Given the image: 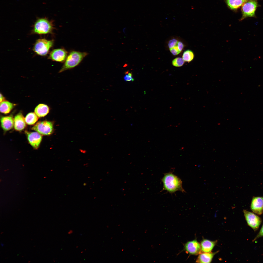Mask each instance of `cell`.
Instances as JSON below:
<instances>
[{
  "instance_id": "cell-1",
  "label": "cell",
  "mask_w": 263,
  "mask_h": 263,
  "mask_svg": "<svg viewBox=\"0 0 263 263\" xmlns=\"http://www.w3.org/2000/svg\"><path fill=\"white\" fill-rule=\"evenodd\" d=\"M164 190L170 193L177 191H185L182 187L181 180L171 173L165 174L162 179Z\"/></svg>"
},
{
  "instance_id": "cell-2",
  "label": "cell",
  "mask_w": 263,
  "mask_h": 263,
  "mask_svg": "<svg viewBox=\"0 0 263 263\" xmlns=\"http://www.w3.org/2000/svg\"><path fill=\"white\" fill-rule=\"evenodd\" d=\"M88 55L86 52L72 51L69 54L59 73L71 69L77 66Z\"/></svg>"
},
{
  "instance_id": "cell-3",
  "label": "cell",
  "mask_w": 263,
  "mask_h": 263,
  "mask_svg": "<svg viewBox=\"0 0 263 263\" xmlns=\"http://www.w3.org/2000/svg\"><path fill=\"white\" fill-rule=\"evenodd\" d=\"M53 21L46 17L38 18L32 31L33 34L42 35L52 34L55 28Z\"/></svg>"
},
{
  "instance_id": "cell-4",
  "label": "cell",
  "mask_w": 263,
  "mask_h": 263,
  "mask_svg": "<svg viewBox=\"0 0 263 263\" xmlns=\"http://www.w3.org/2000/svg\"><path fill=\"white\" fill-rule=\"evenodd\" d=\"M53 40H48L45 38L37 39L35 43L33 51L37 54L41 56H45L48 53L50 49L53 45Z\"/></svg>"
},
{
  "instance_id": "cell-5",
  "label": "cell",
  "mask_w": 263,
  "mask_h": 263,
  "mask_svg": "<svg viewBox=\"0 0 263 263\" xmlns=\"http://www.w3.org/2000/svg\"><path fill=\"white\" fill-rule=\"evenodd\" d=\"M257 6V0H250L244 3L242 5V16L240 21L247 17H255V12Z\"/></svg>"
},
{
  "instance_id": "cell-6",
  "label": "cell",
  "mask_w": 263,
  "mask_h": 263,
  "mask_svg": "<svg viewBox=\"0 0 263 263\" xmlns=\"http://www.w3.org/2000/svg\"><path fill=\"white\" fill-rule=\"evenodd\" d=\"M53 122L47 121H40L37 122L32 129L41 134L48 135L53 132Z\"/></svg>"
},
{
  "instance_id": "cell-7",
  "label": "cell",
  "mask_w": 263,
  "mask_h": 263,
  "mask_svg": "<svg viewBox=\"0 0 263 263\" xmlns=\"http://www.w3.org/2000/svg\"><path fill=\"white\" fill-rule=\"evenodd\" d=\"M243 212L248 225L254 231L257 230L262 222L261 218L254 213L245 210H243Z\"/></svg>"
},
{
  "instance_id": "cell-8",
  "label": "cell",
  "mask_w": 263,
  "mask_h": 263,
  "mask_svg": "<svg viewBox=\"0 0 263 263\" xmlns=\"http://www.w3.org/2000/svg\"><path fill=\"white\" fill-rule=\"evenodd\" d=\"M184 249L187 253L196 255L202 252L200 244L196 240L188 241L185 244Z\"/></svg>"
},
{
  "instance_id": "cell-9",
  "label": "cell",
  "mask_w": 263,
  "mask_h": 263,
  "mask_svg": "<svg viewBox=\"0 0 263 263\" xmlns=\"http://www.w3.org/2000/svg\"><path fill=\"white\" fill-rule=\"evenodd\" d=\"M68 56V52L63 48L55 49L50 53L48 58L55 61L64 62Z\"/></svg>"
},
{
  "instance_id": "cell-10",
  "label": "cell",
  "mask_w": 263,
  "mask_h": 263,
  "mask_svg": "<svg viewBox=\"0 0 263 263\" xmlns=\"http://www.w3.org/2000/svg\"><path fill=\"white\" fill-rule=\"evenodd\" d=\"M250 208L255 213L261 215L263 212V196L253 197L251 204Z\"/></svg>"
},
{
  "instance_id": "cell-11",
  "label": "cell",
  "mask_w": 263,
  "mask_h": 263,
  "mask_svg": "<svg viewBox=\"0 0 263 263\" xmlns=\"http://www.w3.org/2000/svg\"><path fill=\"white\" fill-rule=\"evenodd\" d=\"M28 140L33 148L37 149L39 146L42 139L40 134L38 132H27Z\"/></svg>"
},
{
  "instance_id": "cell-12",
  "label": "cell",
  "mask_w": 263,
  "mask_h": 263,
  "mask_svg": "<svg viewBox=\"0 0 263 263\" xmlns=\"http://www.w3.org/2000/svg\"><path fill=\"white\" fill-rule=\"evenodd\" d=\"M25 118L21 113H19L15 117L14 119V126L15 129L18 131H21L26 127Z\"/></svg>"
},
{
  "instance_id": "cell-13",
  "label": "cell",
  "mask_w": 263,
  "mask_h": 263,
  "mask_svg": "<svg viewBox=\"0 0 263 263\" xmlns=\"http://www.w3.org/2000/svg\"><path fill=\"white\" fill-rule=\"evenodd\" d=\"M218 252H204L200 253L196 261L197 263H210L212 261L214 255Z\"/></svg>"
},
{
  "instance_id": "cell-14",
  "label": "cell",
  "mask_w": 263,
  "mask_h": 263,
  "mask_svg": "<svg viewBox=\"0 0 263 263\" xmlns=\"http://www.w3.org/2000/svg\"><path fill=\"white\" fill-rule=\"evenodd\" d=\"M1 127L5 131H8L14 126V119L11 116L2 117L1 118Z\"/></svg>"
},
{
  "instance_id": "cell-15",
  "label": "cell",
  "mask_w": 263,
  "mask_h": 263,
  "mask_svg": "<svg viewBox=\"0 0 263 263\" xmlns=\"http://www.w3.org/2000/svg\"><path fill=\"white\" fill-rule=\"evenodd\" d=\"M217 242L216 241H211L207 239L203 240L200 244L201 251L204 252H211Z\"/></svg>"
},
{
  "instance_id": "cell-16",
  "label": "cell",
  "mask_w": 263,
  "mask_h": 263,
  "mask_svg": "<svg viewBox=\"0 0 263 263\" xmlns=\"http://www.w3.org/2000/svg\"><path fill=\"white\" fill-rule=\"evenodd\" d=\"M49 108L48 106L43 104H40L35 108L34 112L38 117H41L47 115L49 113Z\"/></svg>"
},
{
  "instance_id": "cell-17",
  "label": "cell",
  "mask_w": 263,
  "mask_h": 263,
  "mask_svg": "<svg viewBox=\"0 0 263 263\" xmlns=\"http://www.w3.org/2000/svg\"><path fill=\"white\" fill-rule=\"evenodd\" d=\"M250 0H226V2L228 7L231 9H237L244 3Z\"/></svg>"
},
{
  "instance_id": "cell-18",
  "label": "cell",
  "mask_w": 263,
  "mask_h": 263,
  "mask_svg": "<svg viewBox=\"0 0 263 263\" xmlns=\"http://www.w3.org/2000/svg\"><path fill=\"white\" fill-rule=\"evenodd\" d=\"M13 105L12 103L6 101H4L0 103V112L4 114L9 113L13 108Z\"/></svg>"
},
{
  "instance_id": "cell-19",
  "label": "cell",
  "mask_w": 263,
  "mask_h": 263,
  "mask_svg": "<svg viewBox=\"0 0 263 263\" xmlns=\"http://www.w3.org/2000/svg\"><path fill=\"white\" fill-rule=\"evenodd\" d=\"M38 119V117L35 113L31 112L28 114L25 118L26 123L28 125L34 124Z\"/></svg>"
},
{
  "instance_id": "cell-20",
  "label": "cell",
  "mask_w": 263,
  "mask_h": 263,
  "mask_svg": "<svg viewBox=\"0 0 263 263\" xmlns=\"http://www.w3.org/2000/svg\"><path fill=\"white\" fill-rule=\"evenodd\" d=\"M184 47V45L183 43L181 41H178L172 47L169 48V50L173 55H176L180 53Z\"/></svg>"
},
{
  "instance_id": "cell-21",
  "label": "cell",
  "mask_w": 263,
  "mask_h": 263,
  "mask_svg": "<svg viewBox=\"0 0 263 263\" xmlns=\"http://www.w3.org/2000/svg\"><path fill=\"white\" fill-rule=\"evenodd\" d=\"M194 57L193 52L191 50H187L183 52L182 58L184 61L189 62L193 60Z\"/></svg>"
},
{
  "instance_id": "cell-22",
  "label": "cell",
  "mask_w": 263,
  "mask_h": 263,
  "mask_svg": "<svg viewBox=\"0 0 263 263\" xmlns=\"http://www.w3.org/2000/svg\"><path fill=\"white\" fill-rule=\"evenodd\" d=\"M185 61L182 58L177 57L174 59L172 61V64L174 66L180 67L183 65Z\"/></svg>"
},
{
  "instance_id": "cell-23",
  "label": "cell",
  "mask_w": 263,
  "mask_h": 263,
  "mask_svg": "<svg viewBox=\"0 0 263 263\" xmlns=\"http://www.w3.org/2000/svg\"><path fill=\"white\" fill-rule=\"evenodd\" d=\"M263 237V224L258 234L255 238L253 240V242H254L260 238Z\"/></svg>"
},
{
  "instance_id": "cell-24",
  "label": "cell",
  "mask_w": 263,
  "mask_h": 263,
  "mask_svg": "<svg viewBox=\"0 0 263 263\" xmlns=\"http://www.w3.org/2000/svg\"><path fill=\"white\" fill-rule=\"evenodd\" d=\"M124 79L125 81H133L134 80V79L132 77L129 75L127 73L124 76Z\"/></svg>"
},
{
  "instance_id": "cell-25",
  "label": "cell",
  "mask_w": 263,
  "mask_h": 263,
  "mask_svg": "<svg viewBox=\"0 0 263 263\" xmlns=\"http://www.w3.org/2000/svg\"><path fill=\"white\" fill-rule=\"evenodd\" d=\"M0 103H1V102H2L4 101V98L3 97V96L1 94V93L0 94Z\"/></svg>"
},
{
  "instance_id": "cell-26",
  "label": "cell",
  "mask_w": 263,
  "mask_h": 263,
  "mask_svg": "<svg viewBox=\"0 0 263 263\" xmlns=\"http://www.w3.org/2000/svg\"><path fill=\"white\" fill-rule=\"evenodd\" d=\"M73 231L71 230H70V231L68 232V233L69 234H70L72 233H73Z\"/></svg>"
}]
</instances>
